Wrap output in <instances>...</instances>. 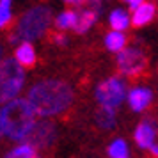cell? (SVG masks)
<instances>
[{"label":"cell","mask_w":158,"mask_h":158,"mask_svg":"<svg viewBox=\"0 0 158 158\" xmlns=\"http://www.w3.org/2000/svg\"><path fill=\"white\" fill-rule=\"evenodd\" d=\"M27 98L34 105L39 117H57L66 114L75 101L71 84L60 78H43L34 82L27 91Z\"/></svg>","instance_id":"cell-1"},{"label":"cell","mask_w":158,"mask_h":158,"mask_svg":"<svg viewBox=\"0 0 158 158\" xmlns=\"http://www.w3.org/2000/svg\"><path fill=\"white\" fill-rule=\"evenodd\" d=\"M7 123L6 137L13 142H29L39 121L34 105L27 96H18L0 107Z\"/></svg>","instance_id":"cell-2"},{"label":"cell","mask_w":158,"mask_h":158,"mask_svg":"<svg viewBox=\"0 0 158 158\" xmlns=\"http://www.w3.org/2000/svg\"><path fill=\"white\" fill-rule=\"evenodd\" d=\"M53 23L52 9L44 4H37L29 7L15 23V29L9 34V43L16 46L22 41H30L34 43L37 39L46 36V32Z\"/></svg>","instance_id":"cell-3"},{"label":"cell","mask_w":158,"mask_h":158,"mask_svg":"<svg viewBox=\"0 0 158 158\" xmlns=\"http://www.w3.org/2000/svg\"><path fill=\"white\" fill-rule=\"evenodd\" d=\"M27 68L15 57H6L0 62V107L22 96L27 85Z\"/></svg>","instance_id":"cell-4"},{"label":"cell","mask_w":158,"mask_h":158,"mask_svg":"<svg viewBox=\"0 0 158 158\" xmlns=\"http://www.w3.org/2000/svg\"><path fill=\"white\" fill-rule=\"evenodd\" d=\"M128 87L123 77H108L101 80L94 89V98L100 103V107L119 108L126 101Z\"/></svg>","instance_id":"cell-5"},{"label":"cell","mask_w":158,"mask_h":158,"mask_svg":"<svg viewBox=\"0 0 158 158\" xmlns=\"http://www.w3.org/2000/svg\"><path fill=\"white\" fill-rule=\"evenodd\" d=\"M115 62H117V69L123 77L135 78V77H140L148 69V53L139 44L126 46L117 53Z\"/></svg>","instance_id":"cell-6"},{"label":"cell","mask_w":158,"mask_h":158,"mask_svg":"<svg viewBox=\"0 0 158 158\" xmlns=\"http://www.w3.org/2000/svg\"><path fill=\"white\" fill-rule=\"evenodd\" d=\"M57 140V126L46 117H39L36 130L30 137L29 142H32L39 151H48Z\"/></svg>","instance_id":"cell-7"},{"label":"cell","mask_w":158,"mask_h":158,"mask_svg":"<svg viewBox=\"0 0 158 158\" xmlns=\"http://www.w3.org/2000/svg\"><path fill=\"white\" fill-rule=\"evenodd\" d=\"M126 103L131 112L135 114H142L153 103V91L148 85H133L128 89L126 94Z\"/></svg>","instance_id":"cell-8"},{"label":"cell","mask_w":158,"mask_h":158,"mask_svg":"<svg viewBox=\"0 0 158 158\" xmlns=\"http://www.w3.org/2000/svg\"><path fill=\"white\" fill-rule=\"evenodd\" d=\"M156 135H158V130H156V123L153 119H144L137 124L135 131H133V140L135 144L140 148V149H149L153 144L156 142Z\"/></svg>","instance_id":"cell-9"},{"label":"cell","mask_w":158,"mask_h":158,"mask_svg":"<svg viewBox=\"0 0 158 158\" xmlns=\"http://www.w3.org/2000/svg\"><path fill=\"white\" fill-rule=\"evenodd\" d=\"M156 15H158L156 6L149 0H144L135 9H131V25L137 27V29H142L146 25H149L156 18Z\"/></svg>","instance_id":"cell-10"},{"label":"cell","mask_w":158,"mask_h":158,"mask_svg":"<svg viewBox=\"0 0 158 158\" xmlns=\"http://www.w3.org/2000/svg\"><path fill=\"white\" fill-rule=\"evenodd\" d=\"M13 57L23 66V68H32L37 62V52L30 41H22L15 46Z\"/></svg>","instance_id":"cell-11"},{"label":"cell","mask_w":158,"mask_h":158,"mask_svg":"<svg viewBox=\"0 0 158 158\" xmlns=\"http://www.w3.org/2000/svg\"><path fill=\"white\" fill-rule=\"evenodd\" d=\"M108 27L114 30H126L131 27V11H126L123 7H115L108 13Z\"/></svg>","instance_id":"cell-12"},{"label":"cell","mask_w":158,"mask_h":158,"mask_svg":"<svg viewBox=\"0 0 158 158\" xmlns=\"http://www.w3.org/2000/svg\"><path fill=\"white\" fill-rule=\"evenodd\" d=\"M117 108H110V107H100V110L96 112V126L100 130L105 131H112L117 126Z\"/></svg>","instance_id":"cell-13"},{"label":"cell","mask_w":158,"mask_h":158,"mask_svg":"<svg viewBox=\"0 0 158 158\" xmlns=\"http://www.w3.org/2000/svg\"><path fill=\"white\" fill-rule=\"evenodd\" d=\"M103 44H105V48L108 52H112V53H119L123 48H126L128 46V37L126 34L123 32V30H108L105 37H103Z\"/></svg>","instance_id":"cell-14"},{"label":"cell","mask_w":158,"mask_h":158,"mask_svg":"<svg viewBox=\"0 0 158 158\" xmlns=\"http://www.w3.org/2000/svg\"><path fill=\"white\" fill-rule=\"evenodd\" d=\"M78 23V11H75V7H68L64 11H60L55 18H53V25L57 30H75Z\"/></svg>","instance_id":"cell-15"},{"label":"cell","mask_w":158,"mask_h":158,"mask_svg":"<svg viewBox=\"0 0 158 158\" xmlns=\"http://www.w3.org/2000/svg\"><path fill=\"white\" fill-rule=\"evenodd\" d=\"M98 18H100V11L89 7V6H87L85 9L78 11V23H77V27H75V32H77V34H85L87 30L93 29L94 25H96Z\"/></svg>","instance_id":"cell-16"},{"label":"cell","mask_w":158,"mask_h":158,"mask_svg":"<svg viewBox=\"0 0 158 158\" xmlns=\"http://www.w3.org/2000/svg\"><path fill=\"white\" fill-rule=\"evenodd\" d=\"M4 158H41L39 149L32 142H18L4 155Z\"/></svg>","instance_id":"cell-17"},{"label":"cell","mask_w":158,"mask_h":158,"mask_svg":"<svg viewBox=\"0 0 158 158\" xmlns=\"http://www.w3.org/2000/svg\"><path fill=\"white\" fill-rule=\"evenodd\" d=\"M15 22V0H0V30H6Z\"/></svg>","instance_id":"cell-18"},{"label":"cell","mask_w":158,"mask_h":158,"mask_svg":"<svg viewBox=\"0 0 158 158\" xmlns=\"http://www.w3.org/2000/svg\"><path fill=\"white\" fill-rule=\"evenodd\" d=\"M107 153L110 158H124L130 155V148H128V142L124 140V139H121V137H117V139H114L112 142L108 144L107 148Z\"/></svg>","instance_id":"cell-19"},{"label":"cell","mask_w":158,"mask_h":158,"mask_svg":"<svg viewBox=\"0 0 158 158\" xmlns=\"http://www.w3.org/2000/svg\"><path fill=\"white\" fill-rule=\"evenodd\" d=\"M52 41L57 44V46H64V44H68V36L64 34V30H57L52 36Z\"/></svg>","instance_id":"cell-20"},{"label":"cell","mask_w":158,"mask_h":158,"mask_svg":"<svg viewBox=\"0 0 158 158\" xmlns=\"http://www.w3.org/2000/svg\"><path fill=\"white\" fill-rule=\"evenodd\" d=\"M6 131H7V123H6V117L2 114V110H0V139L6 137Z\"/></svg>","instance_id":"cell-21"},{"label":"cell","mask_w":158,"mask_h":158,"mask_svg":"<svg viewBox=\"0 0 158 158\" xmlns=\"http://www.w3.org/2000/svg\"><path fill=\"white\" fill-rule=\"evenodd\" d=\"M68 7H80L84 4V0H62Z\"/></svg>","instance_id":"cell-22"},{"label":"cell","mask_w":158,"mask_h":158,"mask_svg":"<svg viewBox=\"0 0 158 158\" xmlns=\"http://www.w3.org/2000/svg\"><path fill=\"white\" fill-rule=\"evenodd\" d=\"M123 2H124V4L128 6V9L131 11V9H135L137 6H139V4H142L144 0H123Z\"/></svg>","instance_id":"cell-23"},{"label":"cell","mask_w":158,"mask_h":158,"mask_svg":"<svg viewBox=\"0 0 158 158\" xmlns=\"http://www.w3.org/2000/svg\"><path fill=\"white\" fill-rule=\"evenodd\" d=\"M148 151H149V155H151L153 158H158V142H155Z\"/></svg>","instance_id":"cell-24"},{"label":"cell","mask_w":158,"mask_h":158,"mask_svg":"<svg viewBox=\"0 0 158 158\" xmlns=\"http://www.w3.org/2000/svg\"><path fill=\"white\" fill-rule=\"evenodd\" d=\"M4 55H6V52H4V44L0 43V62H2L4 59H6V57H4Z\"/></svg>","instance_id":"cell-25"},{"label":"cell","mask_w":158,"mask_h":158,"mask_svg":"<svg viewBox=\"0 0 158 158\" xmlns=\"http://www.w3.org/2000/svg\"><path fill=\"white\" fill-rule=\"evenodd\" d=\"M124 158H128V156H124Z\"/></svg>","instance_id":"cell-26"},{"label":"cell","mask_w":158,"mask_h":158,"mask_svg":"<svg viewBox=\"0 0 158 158\" xmlns=\"http://www.w3.org/2000/svg\"><path fill=\"white\" fill-rule=\"evenodd\" d=\"M156 16H158V15H156Z\"/></svg>","instance_id":"cell-27"}]
</instances>
